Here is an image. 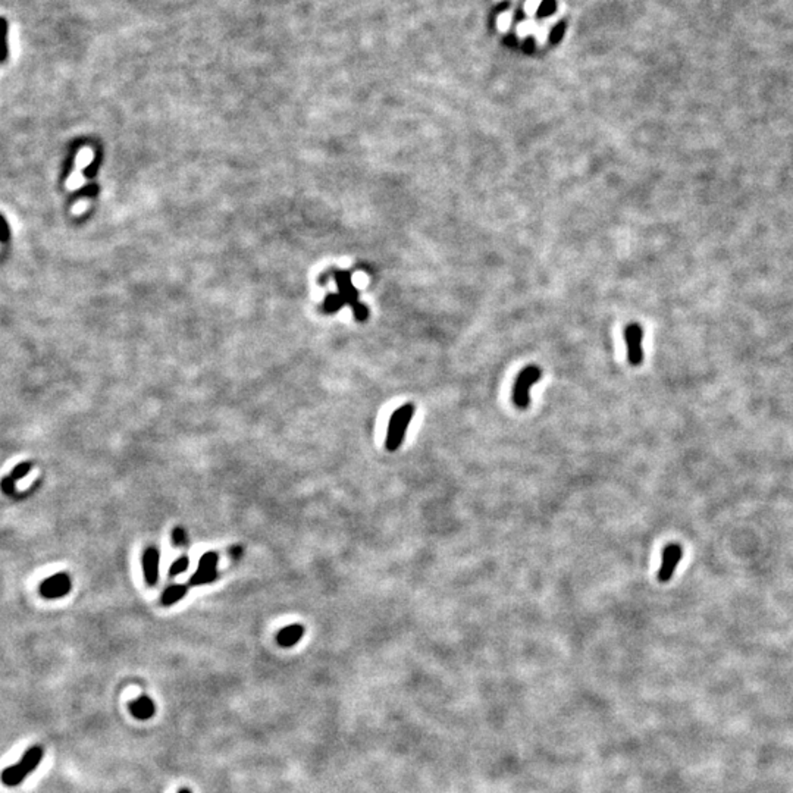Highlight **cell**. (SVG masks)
Listing matches in <instances>:
<instances>
[{
	"label": "cell",
	"instance_id": "obj_16",
	"mask_svg": "<svg viewBox=\"0 0 793 793\" xmlns=\"http://www.w3.org/2000/svg\"><path fill=\"white\" fill-rule=\"evenodd\" d=\"M10 238V229H9V224L8 220L3 218V215H0V242L6 244Z\"/></svg>",
	"mask_w": 793,
	"mask_h": 793
},
{
	"label": "cell",
	"instance_id": "obj_8",
	"mask_svg": "<svg viewBox=\"0 0 793 793\" xmlns=\"http://www.w3.org/2000/svg\"><path fill=\"white\" fill-rule=\"evenodd\" d=\"M32 469V463L31 461H24V463H19L17 468L10 472L8 476H5L2 481H0V491H2L5 495L8 497H17V489H15V484L22 479V477L27 476V473Z\"/></svg>",
	"mask_w": 793,
	"mask_h": 793
},
{
	"label": "cell",
	"instance_id": "obj_14",
	"mask_svg": "<svg viewBox=\"0 0 793 793\" xmlns=\"http://www.w3.org/2000/svg\"><path fill=\"white\" fill-rule=\"evenodd\" d=\"M189 566H190V558H189V557H187V555L178 557V558L175 560V562L172 563V566H171V569H169V576L173 577V576H178V575L184 573V571H185L187 569H189Z\"/></svg>",
	"mask_w": 793,
	"mask_h": 793
},
{
	"label": "cell",
	"instance_id": "obj_2",
	"mask_svg": "<svg viewBox=\"0 0 793 793\" xmlns=\"http://www.w3.org/2000/svg\"><path fill=\"white\" fill-rule=\"evenodd\" d=\"M43 754L44 752L41 746H32V748H30L18 764L3 770L2 773L3 783L9 787L21 785L22 780H24L28 774H31L34 770H36V767L41 763Z\"/></svg>",
	"mask_w": 793,
	"mask_h": 793
},
{
	"label": "cell",
	"instance_id": "obj_17",
	"mask_svg": "<svg viewBox=\"0 0 793 793\" xmlns=\"http://www.w3.org/2000/svg\"><path fill=\"white\" fill-rule=\"evenodd\" d=\"M172 542H173L175 545H177V546L184 545V544L187 542V533H185V531H184L182 528L173 529V532H172Z\"/></svg>",
	"mask_w": 793,
	"mask_h": 793
},
{
	"label": "cell",
	"instance_id": "obj_6",
	"mask_svg": "<svg viewBox=\"0 0 793 793\" xmlns=\"http://www.w3.org/2000/svg\"><path fill=\"white\" fill-rule=\"evenodd\" d=\"M73 582L66 573H56L41 582L39 592L44 600H59L71 592Z\"/></svg>",
	"mask_w": 793,
	"mask_h": 793
},
{
	"label": "cell",
	"instance_id": "obj_9",
	"mask_svg": "<svg viewBox=\"0 0 793 793\" xmlns=\"http://www.w3.org/2000/svg\"><path fill=\"white\" fill-rule=\"evenodd\" d=\"M305 636V626L301 624H289L283 627L276 635V642L284 648H291L300 642V639Z\"/></svg>",
	"mask_w": 793,
	"mask_h": 793
},
{
	"label": "cell",
	"instance_id": "obj_12",
	"mask_svg": "<svg viewBox=\"0 0 793 793\" xmlns=\"http://www.w3.org/2000/svg\"><path fill=\"white\" fill-rule=\"evenodd\" d=\"M216 577H218V571H216V570L198 569V570L195 571V573L190 577L189 585H190V586L209 585V583H212L213 580H216Z\"/></svg>",
	"mask_w": 793,
	"mask_h": 793
},
{
	"label": "cell",
	"instance_id": "obj_18",
	"mask_svg": "<svg viewBox=\"0 0 793 793\" xmlns=\"http://www.w3.org/2000/svg\"><path fill=\"white\" fill-rule=\"evenodd\" d=\"M178 793H191L189 789H181Z\"/></svg>",
	"mask_w": 793,
	"mask_h": 793
},
{
	"label": "cell",
	"instance_id": "obj_4",
	"mask_svg": "<svg viewBox=\"0 0 793 793\" xmlns=\"http://www.w3.org/2000/svg\"><path fill=\"white\" fill-rule=\"evenodd\" d=\"M624 343L627 352V361L632 366H640L644 363V329L638 323H631L624 329Z\"/></svg>",
	"mask_w": 793,
	"mask_h": 793
},
{
	"label": "cell",
	"instance_id": "obj_10",
	"mask_svg": "<svg viewBox=\"0 0 793 793\" xmlns=\"http://www.w3.org/2000/svg\"><path fill=\"white\" fill-rule=\"evenodd\" d=\"M130 709L135 718L149 720L155 716V704L149 696H140L130 704Z\"/></svg>",
	"mask_w": 793,
	"mask_h": 793
},
{
	"label": "cell",
	"instance_id": "obj_5",
	"mask_svg": "<svg viewBox=\"0 0 793 793\" xmlns=\"http://www.w3.org/2000/svg\"><path fill=\"white\" fill-rule=\"evenodd\" d=\"M683 558V548L680 544L671 542L667 546H664L661 554V566L658 570V580L661 583H667L676 573V569L680 564Z\"/></svg>",
	"mask_w": 793,
	"mask_h": 793
},
{
	"label": "cell",
	"instance_id": "obj_15",
	"mask_svg": "<svg viewBox=\"0 0 793 793\" xmlns=\"http://www.w3.org/2000/svg\"><path fill=\"white\" fill-rule=\"evenodd\" d=\"M219 563V555L213 551L211 553H206L202 555L200 562H198V569H204V570H216V566Z\"/></svg>",
	"mask_w": 793,
	"mask_h": 793
},
{
	"label": "cell",
	"instance_id": "obj_7",
	"mask_svg": "<svg viewBox=\"0 0 793 793\" xmlns=\"http://www.w3.org/2000/svg\"><path fill=\"white\" fill-rule=\"evenodd\" d=\"M143 575L144 580L149 586H155L159 579V564H160V554L157 548L149 546L143 553Z\"/></svg>",
	"mask_w": 793,
	"mask_h": 793
},
{
	"label": "cell",
	"instance_id": "obj_3",
	"mask_svg": "<svg viewBox=\"0 0 793 793\" xmlns=\"http://www.w3.org/2000/svg\"><path fill=\"white\" fill-rule=\"evenodd\" d=\"M542 376L539 366H526L520 373L513 388V403L519 410H526L531 404V388Z\"/></svg>",
	"mask_w": 793,
	"mask_h": 793
},
{
	"label": "cell",
	"instance_id": "obj_13",
	"mask_svg": "<svg viewBox=\"0 0 793 793\" xmlns=\"http://www.w3.org/2000/svg\"><path fill=\"white\" fill-rule=\"evenodd\" d=\"M8 32L9 24L5 18L0 17V64L5 62L9 56V44H8Z\"/></svg>",
	"mask_w": 793,
	"mask_h": 793
},
{
	"label": "cell",
	"instance_id": "obj_11",
	"mask_svg": "<svg viewBox=\"0 0 793 793\" xmlns=\"http://www.w3.org/2000/svg\"><path fill=\"white\" fill-rule=\"evenodd\" d=\"M187 592H189V586L187 585H172L162 593L160 602L162 605H165V607H171L175 602L181 601L187 595Z\"/></svg>",
	"mask_w": 793,
	"mask_h": 793
},
{
	"label": "cell",
	"instance_id": "obj_1",
	"mask_svg": "<svg viewBox=\"0 0 793 793\" xmlns=\"http://www.w3.org/2000/svg\"><path fill=\"white\" fill-rule=\"evenodd\" d=\"M416 407L413 403H405L396 409L391 417L387 430V439H385V448L394 452L399 450L405 438L407 430L413 421Z\"/></svg>",
	"mask_w": 793,
	"mask_h": 793
}]
</instances>
